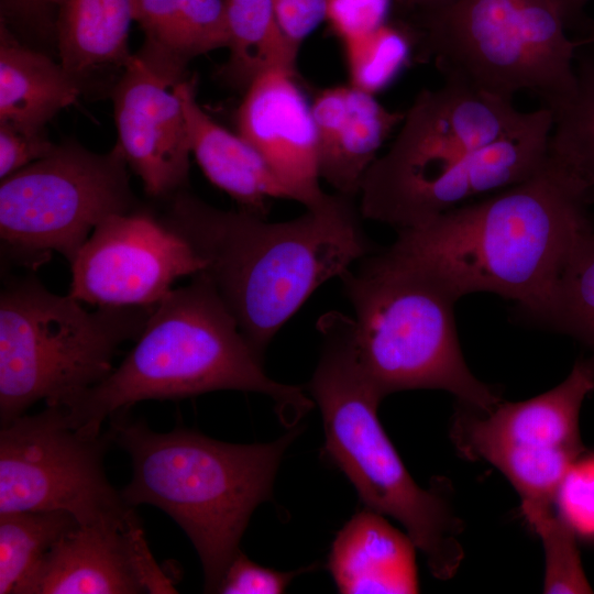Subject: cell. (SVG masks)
Listing matches in <instances>:
<instances>
[{"instance_id": "1", "label": "cell", "mask_w": 594, "mask_h": 594, "mask_svg": "<svg viewBox=\"0 0 594 594\" xmlns=\"http://www.w3.org/2000/svg\"><path fill=\"white\" fill-rule=\"evenodd\" d=\"M592 187L551 151L528 179L397 231L385 250L458 299L488 292L543 326L559 278L593 228Z\"/></svg>"}, {"instance_id": "2", "label": "cell", "mask_w": 594, "mask_h": 594, "mask_svg": "<svg viewBox=\"0 0 594 594\" xmlns=\"http://www.w3.org/2000/svg\"><path fill=\"white\" fill-rule=\"evenodd\" d=\"M355 198L326 194L292 220L216 208L183 189L160 220L204 261L202 273L263 356L279 329L327 280L375 251Z\"/></svg>"}, {"instance_id": "3", "label": "cell", "mask_w": 594, "mask_h": 594, "mask_svg": "<svg viewBox=\"0 0 594 594\" xmlns=\"http://www.w3.org/2000/svg\"><path fill=\"white\" fill-rule=\"evenodd\" d=\"M262 361L210 280L198 273L155 305L117 369L53 406H61L80 430L100 433L111 416L142 400L233 389L268 396L280 420L294 427L312 400L301 387L272 380Z\"/></svg>"}, {"instance_id": "4", "label": "cell", "mask_w": 594, "mask_h": 594, "mask_svg": "<svg viewBox=\"0 0 594 594\" xmlns=\"http://www.w3.org/2000/svg\"><path fill=\"white\" fill-rule=\"evenodd\" d=\"M128 414L111 416L106 430L132 462L121 495L132 507L155 506L177 522L200 559L205 592L217 593L254 509L270 499L298 430L272 442L237 444L180 427L153 431Z\"/></svg>"}, {"instance_id": "5", "label": "cell", "mask_w": 594, "mask_h": 594, "mask_svg": "<svg viewBox=\"0 0 594 594\" xmlns=\"http://www.w3.org/2000/svg\"><path fill=\"white\" fill-rule=\"evenodd\" d=\"M322 346L307 389L319 406L324 455L355 487L365 508L398 520L430 572L452 578L463 559L460 520L440 486L426 490L411 477L377 416L382 397L360 364L354 320L330 311L317 321Z\"/></svg>"}, {"instance_id": "6", "label": "cell", "mask_w": 594, "mask_h": 594, "mask_svg": "<svg viewBox=\"0 0 594 594\" xmlns=\"http://www.w3.org/2000/svg\"><path fill=\"white\" fill-rule=\"evenodd\" d=\"M339 279L355 314L360 364L382 398L407 389H442L483 413L502 402L465 363L454 319L458 298L443 284L385 249Z\"/></svg>"}, {"instance_id": "7", "label": "cell", "mask_w": 594, "mask_h": 594, "mask_svg": "<svg viewBox=\"0 0 594 594\" xmlns=\"http://www.w3.org/2000/svg\"><path fill=\"white\" fill-rule=\"evenodd\" d=\"M420 59H431L444 79L513 100L536 94L546 107L576 87L579 40L556 0H454L404 21Z\"/></svg>"}, {"instance_id": "8", "label": "cell", "mask_w": 594, "mask_h": 594, "mask_svg": "<svg viewBox=\"0 0 594 594\" xmlns=\"http://www.w3.org/2000/svg\"><path fill=\"white\" fill-rule=\"evenodd\" d=\"M154 307L87 311L34 276L7 283L0 294V426L41 399L57 405L107 377L119 346L140 337Z\"/></svg>"}, {"instance_id": "9", "label": "cell", "mask_w": 594, "mask_h": 594, "mask_svg": "<svg viewBox=\"0 0 594 594\" xmlns=\"http://www.w3.org/2000/svg\"><path fill=\"white\" fill-rule=\"evenodd\" d=\"M128 167L116 145L100 154L65 141L2 178V255L36 268L56 251L72 264L99 223L136 209Z\"/></svg>"}, {"instance_id": "10", "label": "cell", "mask_w": 594, "mask_h": 594, "mask_svg": "<svg viewBox=\"0 0 594 594\" xmlns=\"http://www.w3.org/2000/svg\"><path fill=\"white\" fill-rule=\"evenodd\" d=\"M529 114L510 99L454 79L421 90L387 152L365 174L359 195L363 218L386 223L410 195L471 152L518 129Z\"/></svg>"}, {"instance_id": "11", "label": "cell", "mask_w": 594, "mask_h": 594, "mask_svg": "<svg viewBox=\"0 0 594 594\" xmlns=\"http://www.w3.org/2000/svg\"><path fill=\"white\" fill-rule=\"evenodd\" d=\"M107 431L70 424L59 406L23 414L0 428V514L64 510L79 524L120 518L135 507L109 482Z\"/></svg>"}, {"instance_id": "12", "label": "cell", "mask_w": 594, "mask_h": 594, "mask_svg": "<svg viewBox=\"0 0 594 594\" xmlns=\"http://www.w3.org/2000/svg\"><path fill=\"white\" fill-rule=\"evenodd\" d=\"M204 268L182 237L136 209L109 217L94 229L70 264L68 295L98 307L152 306L177 278Z\"/></svg>"}, {"instance_id": "13", "label": "cell", "mask_w": 594, "mask_h": 594, "mask_svg": "<svg viewBox=\"0 0 594 594\" xmlns=\"http://www.w3.org/2000/svg\"><path fill=\"white\" fill-rule=\"evenodd\" d=\"M154 559L140 518L77 524L52 547L15 594L176 593Z\"/></svg>"}, {"instance_id": "14", "label": "cell", "mask_w": 594, "mask_h": 594, "mask_svg": "<svg viewBox=\"0 0 594 594\" xmlns=\"http://www.w3.org/2000/svg\"><path fill=\"white\" fill-rule=\"evenodd\" d=\"M184 79L135 54L112 90L116 146L151 197L170 198L188 183L191 148L177 91Z\"/></svg>"}, {"instance_id": "15", "label": "cell", "mask_w": 594, "mask_h": 594, "mask_svg": "<svg viewBox=\"0 0 594 594\" xmlns=\"http://www.w3.org/2000/svg\"><path fill=\"white\" fill-rule=\"evenodd\" d=\"M237 125L293 200L308 208L326 196L319 186L311 102L296 80V70L277 67L254 78L238 108Z\"/></svg>"}, {"instance_id": "16", "label": "cell", "mask_w": 594, "mask_h": 594, "mask_svg": "<svg viewBox=\"0 0 594 594\" xmlns=\"http://www.w3.org/2000/svg\"><path fill=\"white\" fill-rule=\"evenodd\" d=\"M552 128L549 108L530 111L518 129L471 152L410 195L393 211L386 224L396 231L414 228L472 198L528 179L549 156Z\"/></svg>"}, {"instance_id": "17", "label": "cell", "mask_w": 594, "mask_h": 594, "mask_svg": "<svg viewBox=\"0 0 594 594\" xmlns=\"http://www.w3.org/2000/svg\"><path fill=\"white\" fill-rule=\"evenodd\" d=\"M594 389V361L579 360L570 374L550 391L527 400L501 402L493 410L459 411L451 437L469 459L492 447L510 443H546L583 448L580 411Z\"/></svg>"}, {"instance_id": "18", "label": "cell", "mask_w": 594, "mask_h": 594, "mask_svg": "<svg viewBox=\"0 0 594 594\" xmlns=\"http://www.w3.org/2000/svg\"><path fill=\"white\" fill-rule=\"evenodd\" d=\"M311 112L319 177L336 193L359 197L366 172L405 112L387 109L375 95L350 84L321 90Z\"/></svg>"}, {"instance_id": "19", "label": "cell", "mask_w": 594, "mask_h": 594, "mask_svg": "<svg viewBox=\"0 0 594 594\" xmlns=\"http://www.w3.org/2000/svg\"><path fill=\"white\" fill-rule=\"evenodd\" d=\"M415 543L384 515L354 514L332 542L327 568L340 593H417Z\"/></svg>"}, {"instance_id": "20", "label": "cell", "mask_w": 594, "mask_h": 594, "mask_svg": "<svg viewBox=\"0 0 594 594\" xmlns=\"http://www.w3.org/2000/svg\"><path fill=\"white\" fill-rule=\"evenodd\" d=\"M184 106L191 154L205 176L240 209L266 218L267 200L292 195L263 156L239 133L213 121L198 105L195 80L177 84Z\"/></svg>"}, {"instance_id": "21", "label": "cell", "mask_w": 594, "mask_h": 594, "mask_svg": "<svg viewBox=\"0 0 594 594\" xmlns=\"http://www.w3.org/2000/svg\"><path fill=\"white\" fill-rule=\"evenodd\" d=\"M80 94L81 80L61 63L18 42L1 19L0 122L45 130Z\"/></svg>"}, {"instance_id": "22", "label": "cell", "mask_w": 594, "mask_h": 594, "mask_svg": "<svg viewBox=\"0 0 594 594\" xmlns=\"http://www.w3.org/2000/svg\"><path fill=\"white\" fill-rule=\"evenodd\" d=\"M144 32L141 57L186 75L195 57L228 46L223 0H135Z\"/></svg>"}, {"instance_id": "23", "label": "cell", "mask_w": 594, "mask_h": 594, "mask_svg": "<svg viewBox=\"0 0 594 594\" xmlns=\"http://www.w3.org/2000/svg\"><path fill=\"white\" fill-rule=\"evenodd\" d=\"M56 6L59 63L79 80L106 66L124 67L135 0H40Z\"/></svg>"}, {"instance_id": "24", "label": "cell", "mask_w": 594, "mask_h": 594, "mask_svg": "<svg viewBox=\"0 0 594 594\" xmlns=\"http://www.w3.org/2000/svg\"><path fill=\"white\" fill-rule=\"evenodd\" d=\"M229 58L221 77L246 89L260 74L272 68L296 70L297 56L278 24L274 0H223Z\"/></svg>"}, {"instance_id": "25", "label": "cell", "mask_w": 594, "mask_h": 594, "mask_svg": "<svg viewBox=\"0 0 594 594\" xmlns=\"http://www.w3.org/2000/svg\"><path fill=\"white\" fill-rule=\"evenodd\" d=\"M77 524L64 510L0 514V594H15L43 557Z\"/></svg>"}, {"instance_id": "26", "label": "cell", "mask_w": 594, "mask_h": 594, "mask_svg": "<svg viewBox=\"0 0 594 594\" xmlns=\"http://www.w3.org/2000/svg\"><path fill=\"white\" fill-rule=\"evenodd\" d=\"M576 87L547 107L553 117L550 151L594 190V58L576 66Z\"/></svg>"}, {"instance_id": "27", "label": "cell", "mask_w": 594, "mask_h": 594, "mask_svg": "<svg viewBox=\"0 0 594 594\" xmlns=\"http://www.w3.org/2000/svg\"><path fill=\"white\" fill-rule=\"evenodd\" d=\"M543 326L579 341L594 361V226L565 265Z\"/></svg>"}, {"instance_id": "28", "label": "cell", "mask_w": 594, "mask_h": 594, "mask_svg": "<svg viewBox=\"0 0 594 594\" xmlns=\"http://www.w3.org/2000/svg\"><path fill=\"white\" fill-rule=\"evenodd\" d=\"M350 85L376 95L398 75L414 51V38L402 22L342 42Z\"/></svg>"}, {"instance_id": "29", "label": "cell", "mask_w": 594, "mask_h": 594, "mask_svg": "<svg viewBox=\"0 0 594 594\" xmlns=\"http://www.w3.org/2000/svg\"><path fill=\"white\" fill-rule=\"evenodd\" d=\"M315 569V564L296 571L282 572L264 568L250 560L241 550L228 566L217 593L221 594H279L295 576Z\"/></svg>"}, {"instance_id": "30", "label": "cell", "mask_w": 594, "mask_h": 594, "mask_svg": "<svg viewBox=\"0 0 594 594\" xmlns=\"http://www.w3.org/2000/svg\"><path fill=\"white\" fill-rule=\"evenodd\" d=\"M393 8V0H327L326 21L345 42L387 23Z\"/></svg>"}, {"instance_id": "31", "label": "cell", "mask_w": 594, "mask_h": 594, "mask_svg": "<svg viewBox=\"0 0 594 594\" xmlns=\"http://www.w3.org/2000/svg\"><path fill=\"white\" fill-rule=\"evenodd\" d=\"M558 506L575 531L594 534V460L576 461L561 485Z\"/></svg>"}, {"instance_id": "32", "label": "cell", "mask_w": 594, "mask_h": 594, "mask_svg": "<svg viewBox=\"0 0 594 594\" xmlns=\"http://www.w3.org/2000/svg\"><path fill=\"white\" fill-rule=\"evenodd\" d=\"M56 145L45 130L0 122V178L50 155Z\"/></svg>"}, {"instance_id": "33", "label": "cell", "mask_w": 594, "mask_h": 594, "mask_svg": "<svg viewBox=\"0 0 594 594\" xmlns=\"http://www.w3.org/2000/svg\"><path fill=\"white\" fill-rule=\"evenodd\" d=\"M279 28L293 52L326 20L327 0H274Z\"/></svg>"}, {"instance_id": "34", "label": "cell", "mask_w": 594, "mask_h": 594, "mask_svg": "<svg viewBox=\"0 0 594 594\" xmlns=\"http://www.w3.org/2000/svg\"><path fill=\"white\" fill-rule=\"evenodd\" d=\"M454 0H414L409 11L399 18L400 21H409L415 18H419L435 11H438Z\"/></svg>"}, {"instance_id": "35", "label": "cell", "mask_w": 594, "mask_h": 594, "mask_svg": "<svg viewBox=\"0 0 594 594\" xmlns=\"http://www.w3.org/2000/svg\"><path fill=\"white\" fill-rule=\"evenodd\" d=\"M560 6L568 24L580 18L585 6L592 0H556Z\"/></svg>"}, {"instance_id": "36", "label": "cell", "mask_w": 594, "mask_h": 594, "mask_svg": "<svg viewBox=\"0 0 594 594\" xmlns=\"http://www.w3.org/2000/svg\"><path fill=\"white\" fill-rule=\"evenodd\" d=\"M12 9L30 12L42 9L38 0H4Z\"/></svg>"}, {"instance_id": "37", "label": "cell", "mask_w": 594, "mask_h": 594, "mask_svg": "<svg viewBox=\"0 0 594 594\" xmlns=\"http://www.w3.org/2000/svg\"><path fill=\"white\" fill-rule=\"evenodd\" d=\"M394 9L396 10L399 18H403L410 9L414 0H393Z\"/></svg>"}, {"instance_id": "38", "label": "cell", "mask_w": 594, "mask_h": 594, "mask_svg": "<svg viewBox=\"0 0 594 594\" xmlns=\"http://www.w3.org/2000/svg\"><path fill=\"white\" fill-rule=\"evenodd\" d=\"M581 46L583 45H594V30L590 31V33L579 40Z\"/></svg>"}]
</instances>
